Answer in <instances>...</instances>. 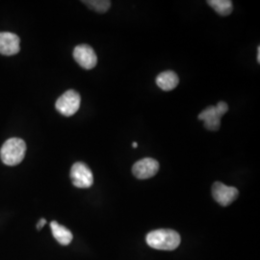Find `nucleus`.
Listing matches in <instances>:
<instances>
[{"label":"nucleus","instance_id":"obj_7","mask_svg":"<svg viewBox=\"0 0 260 260\" xmlns=\"http://www.w3.org/2000/svg\"><path fill=\"white\" fill-rule=\"evenodd\" d=\"M159 163L155 159L146 157L137 161L133 167L132 173L134 177L139 179H148L154 177L158 173Z\"/></svg>","mask_w":260,"mask_h":260},{"label":"nucleus","instance_id":"obj_10","mask_svg":"<svg viewBox=\"0 0 260 260\" xmlns=\"http://www.w3.org/2000/svg\"><path fill=\"white\" fill-rule=\"evenodd\" d=\"M179 83V78L175 72H163L156 77V84L163 91H172L177 88Z\"/></svg>","mask_w":260,"mask_h":260},{"label":"nucleus","instance_id":"obj_15","mask_svg":"<svg viewBox=\"0 0 260 260\" xmlns=\"http://www.w3.org/2000/svg\"><path fill=\"white\" fill-rule=\"evenodd\" d=\"M257 62L260 63V47H258L257 48Z\"/></svg>","mask_w":260,"mask_h":260},{"label":"nucleus","instance_id":"obj_11","mask_svg":"<svg viewBox=\"0 0 260 260\" xmlns=\"http://www.w3.org/2000/svg\"><path fill=\"white\" fill-rule=\"evenodd\" d=\"M50 228L54 238L59 242V244L63 246H68L69 244H71V242L73 241V238H74L73 233L65 226L59 224L56 221H52L50 223Z\"/></svg>","mask_w":260,"mask_h":260},{"label":"nucleus","instance_id":"obj_2","mask_svg":"<svg viewBox=\"0 0 260 260\" xmlns=\"http://www.w3.org/2000/svg\"><path fill=\"white\" fill-rule=\"evenodd\" d=\"M26 144L19 138H10L0 149V158L7 166H17L25 156Z\"/></svg>","mask_w":260,"mask_h":260},{"label":"nucleus","instance_id":"obj_3","mask_svg":"<svg viewBox=\"0 0 260 260\" xmlns=\"http://www.w3.org/2000/svg\"><path fill=\"white\" fill-rule=\"evenodd\" d=\"M229 111L228 104L220 102L216 106H208L199 115V120L204 121L205 127L210 131L219 130L221 125V118Z\"/></svg>","mask_w":260,"mask_h":260},{"label":"nucleus","instance_id":"obj_1","mask_svg":"<svg viewBox=\"0 0 260 260\" xmlns=\"http://www.w3.org/2000/svg\"><path fill=\"white\" fill-rule=\"evenodd\" d=\"M147 243L149 247L159 251H174L179 246L180 235L173 230H156L147 235Z\"/></svg>","mask_w":260,"mask_h":260},{"label":"nucleus","instance_id":"obj_13","mask_svg":"<svg viewBox=\"0 0 260 260\" xmlns=\"http://www.w3.org/2000/svg\"><path fill=\"white\" fill-rule=\"evenodd\" d=\"M90 9L93 10L96 13L103 14L107 12L111 7V2L107 0H88L82 1Z\"/></svg>","mask_w":260,"mask_h":260},{"label":"nucleus","instance_id":"obj_16","mask_svg":"<svg viewBox=\"0 0 260 260\" xmlns=\"http://www.w3.org/2000/svg\"><path fill=\"white\" fill-rule=\"evenodd\" d=\"M132 147H133V148H135V149H136V148H137V147H138V144H137V143H136V142H133V143H132Z\"/></svg>","mask_w":260,"mask_h":260},{"label":"nucleus","instance_id":"obj_5","mask_svg":"<svg viewBox=\"0 0 260 260\" xmlns=\"http://www.w3.org/2000/svg\"><path fill=\"white\" fill-rule=\"evenodd\" d=\"M71 179L75 187L87 189L93 185V173L85 163L76 162L71 169Z\"/></svg>","mask_w":260,"mask_h":260},{"label":"nucleus","instance_id":"obj_14","mask_svg":"<svg viewBox=\"0 0 260 260\" xmlns=\"http://www.w3.org/2000/svg\"><path fill=\"white\" fill-rule=\"evenodd\" d=\"M46 223H47V220H46V219H41V220L39 221V223H37L38 231L42 230V228H43V226H44Z\"/></svg>","mask_w":260,"mask_h":260},{"label":"nucleus","instance_id":"obj_8","mask_svg":"<svg viewBox=\"0 0 260 260\" xmlns=\"http://www.w3.org/2000/svg\"><path fill=\"white\" fill-rule=\"evenodd\" d=\"M76 63L85 70H92L98 64V57L92 47L88 45H79L74 50Z\"/></svg>","mask_w":260,"mask_h":260},{"label":"nucleus","instance_id":"obj_4","mask_svg":"<svg viewBox=\"0 0 260 260\" xmlns=\"http://www.w3.org/2000/svg\"><path fill=\"white\" fill-rule=\"evenodd\" d=\"M80 103V94L75 90H69L57 100L55 108L56 110L63 116L71 117L79 110Z\"/></svg>","mask_w":260,"mask_h":260},{"label":"nucleus","instance_id":"obj_6","mask_svg":"<svg viewBox=\"0 0 260 260\" xmlns=\"http://www.w3.org/2000/svg\"><path fill=\"white\" fill-rule=\"evenodd\" d=\"M239 192L237 188L224 185L222 182H215L212 186L214 200L222 206H229L238 198Z\"/></svg>","mask_w":260,"mask_h":260},{"label":"nucleus","instance_id":"obj_9","mask_svg":"<svg viewBox=\"0 0 260 260\" xmlns=\"http://www.w3.org/2000/svg\"><path fill=\"white\" fill-rule=\"evenodd\" d=\"M20 49V40L19 36L10 33L1 32L0 33V54L5 56L16 55Z\"/></svg>","mask_w":260,"mask_h":260},{"label":"nucleus","instance_id":"obj_12","mask_svg":"<svg viewBox=\"0 0 260 260\" xmlns=\"http://www.w3.org/2000/svg\"><path fill=\"white\" fill-rule=\"evenodd\" d=\"M207 4L212 7L217 14L223 17L231 15L233 12V2L231 0H209Z\"/></svg>","mask_w":260,"mask_h":260}]
</instances>
